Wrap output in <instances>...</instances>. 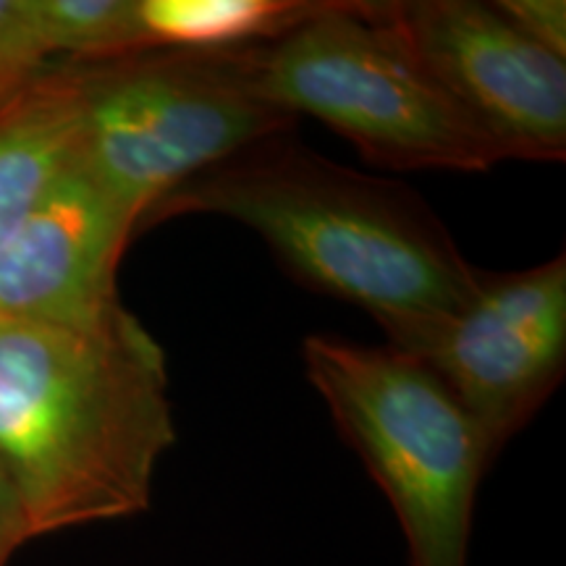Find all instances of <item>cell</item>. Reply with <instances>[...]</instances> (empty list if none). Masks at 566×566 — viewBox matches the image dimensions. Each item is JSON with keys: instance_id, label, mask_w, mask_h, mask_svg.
Instances as JSON below:
<instances>
[{"instance_id": "6da1fadb", "label": "cell", "mask_w": 566, "mask_h": 566, "mask_svg": "<svg viewBox=\"0 0 566 566\" xmlns=\"http://www.w3.org/2000/svg\"><path fill=\"white\" fill-rule=\"evenodd\" d=\"M187 212L250 226L286 271L363 307L386 331L388 346L412 357L483 279L412 189L321 158L286 134L192 176L139 226Z\"/></svg>"}, {"instance_id": "7a4b0ae2", "label": "cell", "mask_w": 566, "mask_h": 566, "mask_svg": "<svg viewBox=\"0 0 566 566\" xmlns=\"http://www.w3.org/2000/svg\"><path fill=\"white\" fill-rule=\"evenodd\" d=\"M166 388L126 307L92 328L0 323V464L34 537L145 512L176 441Z\"/></svg>"}, {"instance_id": "3957f363", "label": "cell", "mask_w": 566, "mask_h": 566, "mask_svg": "<svg viewBox=\"0 0 566 566\" xmlns=\"http://www.w3.org/2000/svg\"><path fill=\"white\" fill-rule=\"evenodd\" d=\"M310 384L391 501L412 566H467L472 512L493 451L422 359L394 346L307 336Z\"/></svg>"}, {"instance_id": "277c9868", "label": "cell", "mask_w": 566, "mask_h": 566, "mask_svg": "<svg viewBox=\"0 0 566 566\" xmlns=\"http://www.w3.org/2000/svg\"><path fill=\"white\" fill-rule=\"evenodd\" d=\"M292 124L260 92L252 45L163 48L90 63L80 160L139 226L184 181Z\"/></svg>"}, {"instance_id": "5b68a950", "label": "cell", "mask_w": 566, "mask_h": 566, "mask_svg": "<svg viewBox=\"0 0 566 566\" xmlns=\"http://www.w3.org/2000/svg\"><path fill=\"white\" fill-rule=\"evenodd\" d=\"M275 108L315 116L396 171H488L504 160L449 92L367 3H323L281 38L252 45Z\"/></svg>"}, {"instance_id": "8992f818", "label": "cell", "mask_w": 566, "mask_h": 566, "mask_svg": "<svg viewBox=\"0 0 566 566\" xmlns=\"http://www.w3.org/2000/svg\"><path fill=\"white\" fill-rule=\"evenodd\" d=\"M504 160H564L566 66L495 3H367Z\"/></svg>"}, {"instance_id": "52a82bcc", "label": "cell", "mask_w": 566, "mask_h": 566, "mask_svg": "<svg viewBox=\"0 0 566 566\" xmlns=\"http://www.w3.org/2000/svg\"><path fill=\"white\" fill-rule=\"evenodd\" d=\"M457 396L499 454L562 384L566 363L564 254L488 275L417 354Z\"/></svg>"}, {"instance_id": "ba28073f", "label": "cell", "mask_w": 566, "mask_h": 566, "mask_svg": "<svg viewBox=\"0 0 566 566\" xmlns=\"http://www.w3.org/2000/svg\"><path fill=\"white\" fill-rule=\"evenodd\" d=\"M134 229L76 163L0 247V323L92 328L122 313L116 273Z\"/></svg>"}, {"instance_id": "9c48e42d", "label": "cell", "mask_w": 566, "mask_h": 566, "mask_svg": "<svg viewBox=\"0 0 566 566\" xmlns=\"http://www.w3.org/2000/svg\"><path fill=\"white\" fill-rule=\"evenodd\" d=\"M87 66L48 63L0 111V247L80 163Z\"/></svg>"}, {"instance_id": "30bf717a", "label": "cell", "mask_w": 566, "mask_h": 566, "mask_svg": "<svg viewBox=\"0 0 566 566\" xmlns=\"http://www.w3.org/2000/svg\"><path fill=\"white\" fill-rule=\"evenodd\" d=\"M323 3L307 0H137L145 51H223L275 40Z\"/></svg>"}, {"instance_id": "8fae6325", "label": "cell", "mask_w": 566, "mask_h": 566, "mask_svg": "<svg viewBox=\"0 0 566 566\" xmlns=\"http://www.w3.org/2000/svg\"><path fill=\"white\" fill-rule=\"evenodd\" d=\"M32 17L48 55L97 63L145 53L137 0H32Z\"/></svg>"}, {"instance_id": "7c38bea8", "label": "cell", "mask_w": 566, "mask_h": 566, "mask_svg": "<svg viewBox=\"0 0 566 566\" xmlns=\"http://www.w3.org/2000/svg\"><path fill=\"white\" fill-rule=\"evenodd\" d=\"M51 63L32 17V0H0V111Z\"/></svg>"}, {"instance_id": "4fadbf2b", "label": "cell", "mask_w": 566, "mask_h": 566, "mask_svg": "<svg viewBox=\"0 0 566 566\" xmlns=\"http://www.w3.org/2000/svg\"><path fill=\"white\" fill-rule=\"evenodd\" d=\"M501 11L520 32L546 48L548 53L566 59V3L564 0H501Z\"/></svg>"}, {"instance_id": "5bb4252c", "label": "cell", "mask_w": 566, "mask_h": 566, "mask_svg": "<svg viewBox=\"0 0 566 566\" xmlns=\"http://www.w3.org/2000/svg\"><path fill=\"white\" fill-rule=\"evenodd\" d=\"M32 537L30 520H27L17 485L11 483L6 467L0 464V566H9L13 554Z\"/></svg>"}]
</instances>
